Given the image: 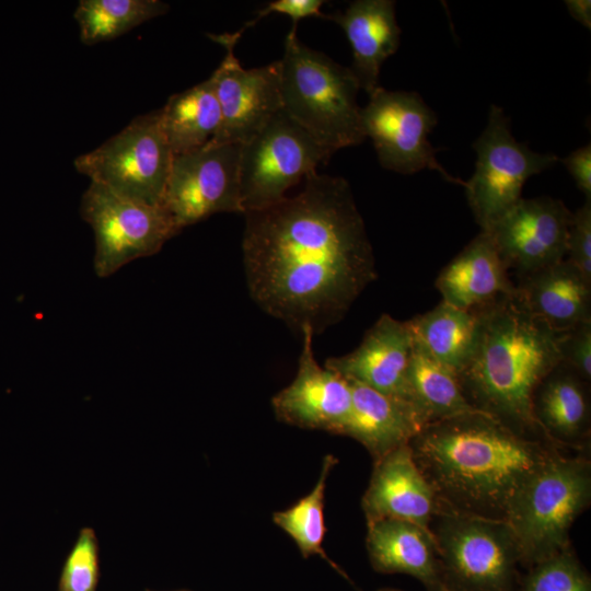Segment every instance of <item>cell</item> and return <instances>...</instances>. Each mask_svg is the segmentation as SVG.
Wrapping results in <instances>:
<instances>
[{"label":"cell","instance_id":"obj_1","mask_svg":"<svg viewBox=\"0 0 591 591\" xmlns=\"http://www.w3.org/2000/svg\"><path fill=\"white\" fill-rule=\"evenodd\" d=\"M243 216L248 293L293 331L323 333L378 278L364 221L344 177L312 172L297 195Z\"/></svg>","mask_w":591,"mask_h":591},{"label":"cell","instance_id":"obj_2","mask_svg":"<svg viewBox=\"0 0 591 591\" xmlns=\"http://www.w3.org/2000/svg\"><path fill=\"white\" fill-rule=\"evenodd\" d=\"M409 448L440 508L503 521L522 487L561 449L482 412L428 424Z\"/></svg>","mask_w":591,"mask_h":591},{"label":"cell","instance_id":"obj_3","mask_svg":"<svg viewBox=\"0 0 591 591\" xmlns=\"http://www.w3.org/2000/svg\"><path fill=\"white\" fill-rule=\"evenodd\" d=\"M473 311L477 317L475 346L456 374L465 398L509 428L548 440L533 417L532 398L560 362L557 333L531 314L515 293Z\"/></svg>","mask_w":591,"mask_h":591},{"label":"cell","instance_id":"obj_4","mask_svg":"<svg viewBox=\"0 0 591 591\" xmlns=\"http://www.w3.org/2000/svg\"><path fill=\"white\" fill-rule=\"evenodd\" d=\"M280 65L282 111L333 153L366 139L360 86L349 67L302 44L291 28Z\"/></svg>","mask_w":591,"mask_h":591},{"label":"cell","instance_id":"obj_5","mask_svg":"<svg viewBox=\"0 0 591 591\" xmlns=\"http://www.w3.org/2000/svg\"><path fill=\"white\" fill-rule=\"evenodd\" d=\"M590 502V460L558 449L522 487L506 517L521 563L532 567L569 548L570 529Z\"/></svg>","mask_w":591,"mask_h":591},{"label":"cell","instance_id":"obj_6","mask_svg":"<svg viewBox=\"0 0 591 591\" xmlns=\"http://www.w3.org/2000/svg\"><path fill=\"white\" fill-rule=\"evenodd\" d=\"M429 529L449 591H510L521 554L503 520L438 509Z\"/></svg>","mask_w":591,"mask_h":591},{"label":"cell","instance_id":"obj_7","mask_svg":"<svg viewBox=\"0 0 591 591\" xmlns=\"http://www.w3.org/2000/svg\"><path fill=\"white\" fill-rule=\"evenodd\" d=\"M173 159L158 109L134 118L100 147L78 157L74 166L115 194L159 207Z\"/></svg>","mask_w":591,"mask_h":591},{"label":"cell","instance_id":"obj_8","mask_svg":"<svg viewBox=\"0 0 591 591\" xmlns=\"http://www.w3.org/2000/svg\"><path fill=\"white\" fill-rule=\"evenodd\" d=\"M473 149L477 154L475 171L463 187L482 231H488L518 204L529 177L560 160L554 153L535 152L517 141L510 118L497 105L490 106L487 125Z\"/></svg>","mask_w":591,"mask_h":591},{"label":"cell","instance_id":"obj_9","mask_svg":"<svg viewBox=\"0 0 591 591\" xmlns=\"http://www.w3.org/2000/svg\"><path fill=\"white\" fill-rule=\"evenodd\" d=\"M334 153L317 143L282 108L240 148L243 213L271 206Z\"/></svg>","mask_w":591,"mask_h":591},{"label":"cell","instance_id":"obj_10","mask_svg":"<svg viewBox=\"0 0 591 591\" xmlns=\"http://www.w3.org/2000/svg\"><path fill=\"white\" fill-rule=\"evenodd\" d=\"M80 213L94 231L93 267L100 278L157 254L179 233L161 206L128 199L93 182L82 196Z\"/></svg>","mask_w":591,"mask_h":591},{"label":"cell","instance_id":"obj_11","mask_svg":"<svg viewBox=\"0 0 591 591\" xmlns=\"http://www.w3.org/2000/svg\"><path fill=\"white\" fill-rule=\"evenodd\" d=\"M360 116L364 137L372 140L383 169L406 175L429 169L464 186V181L450 175L436 157L439 149L428 137L438 119L418 93L380 86L369 95Z\"/></svg>","mask_w":591,"mask_h":591},{"label":"cell","instance_id":"obj_12","mask_svg":"<svg viewBox=\"0 0 591 591\" xmlns=\"http://www.w3.org/2000/svg\"><path fill=\"white\" fill-rule=\"evenodd\" d=\"M240 144H206L173 159L161 207L181 232L220 212L243 215Z\"/></svg>","mask_w":591,"mask_h":591},{"label":"cell","instance_id":"obj_13","mask_svg":"<svg viewBox=\"0 0 591 591\" xmlns=\"http://www.w3.org/2000/svg\"><path fill=\"white\" fill-rule=\"evenodd\" d=\"M244 28L232 34L209 36L225 48L211 74L221 121L207 144H243L253 138L281 108L279 60L245 69L234 54Z\"/></svg>","mask_w":591,"mask_h":591},{"label":"cell","instance_id":"obj_14","mask_svg":"<svg viewBox=\"0 0 591 591\" xmlns=\"http://www.w3.org/2000/svg\"><path fill=\"white\" fill-rule=\"evenodd\" d=\"M571 217L560 199L521 198L487 232L507 269L522 276L565 259Z\"/></svg>","mask_w":591,"mask_h":591},{"label":"cell","instance_id":"obj_15","mask_svg":"<svg viewBox=\"0 0 591 591\" xmlns=\"http://www.w3.org/2000/svg\"><path fill=\"white\" fill-rule=\"evenodd\" d=\"M301 334L297 374L271 398L274 413L285 424L338 434L351 408L350 384L320 366L313 350V332L306 327Z\"/></svg>","mask_w":591,"mask_h":591},{"label":"cell","instance_id":"obj_16","mask_svg":"<svg viewBox=\"0 0 591 591\" xmlns=\"http://www.w3.org/2000/svg\"><path fill=\"white\" fill-rule=\"evenodd\" d=\"M413 347L414 336L408 322L382 314L355 350L331 357L324 366L346 380L363 384L417 410L407 376Z\"/></svg>","mask_w":591,"mask_h":591},{"label":"cell","instance_id":"obj_17","mask_svg":"<svg viewBox=\"0 0 591 591\" xmlns=\"http://www.w3.org/2000/svg\"><path fill=\"white\" fill-rule=\"evenodd\" d=\"M361 507L367 523L392 518L429 529L439 503L413 457L409 443L374 461Z\"/></svg>","mask_w":591,"mask_h":591},{"label":"cell","instance_id":"obj_18","mask_svg":"<svg viewBox=\"0 0 591 591\" xmlns=\"http://www.w3.org/2000/svg\"><path fill=\"white\" fill-rule=\"evenodd\" d=\"M367 529V552L375 571L409 575L427 591H449L429 529L392 518L369 522Z\"/></svg>","mask_w":591,"mask_h":591},{"label":"cell","instance_id":"obj_19","mask_svg":"<svg viewBox=\"0 0 591 591\" xmlns=\"http://www.w3.org/2000/svg\"><path fill=\"white\" fill-rule=\"evenodd\" d=\"M344 31L352 50L349 67L360 90L371 95L379 84L383 62L394 55L401 43L395 1L356 0L344 11L325 14Z\"/></svg>","mask_w":591,"mask_h":591},{"label":"cell","instance_id":"obj_20","mask_svg":"<svg viewBox=\"0 0 591 591\" xmlns=\"http://www.w3.org/2000/svg\"><path fill=\"white\" fill-rule=\"evenodd\" d=\"M515 297L556 333L591 321V281L567 259L519 276Z\"/></svg>","mask_w":591,"mask_h":591},{"label":"cell","instance_id":"obj_21","mask_svg":"<svg viewBox=\"0 0 591 591\" xmlns=\"http://www.w3.org/2000/svg\"><path fill=\"white\" fill-rule=\"evenodd\" d=\"M347 381L351 387V408L338 434L357 440L373 461L408 444L427 425L413 406Z\"/></svg>","mask_w":591,"mask_h":591},{"label":"cell","instance_id":"obj_22","mask_svg":"<svg viewBox=\"0 0 591 591\" xmlns=\"http://www.w3.org/2000/svg\"><path fill=\"white\" fill-rule=\"evenodd\" d=\"M436 288L442 301L461 310L515 293V285L487 231H480L440 271Z\"/></svg>","mask_w":591,"mask_h":591},{"label":"cell","instance_id":"obj_23","mask_svg":"<svg viewBox=\"0 0 591 591\" xmlns=\"http://www.w3.org/2000/svg\"><path fill=\"white\" fill-rule=\"evenodd\" d=\"M588 382L559 362L540 383L532 414L545 437L560 448H586L591 407Z\"/></svg>","mask_w":591,"mask_h":591},{"label":"cell","instance_id":"obj_24","mask_svg":"<svg viewBox=\"0 0 591 591\" xmlns=\"http://www.w3.org/2000/svg\"><path fill=\"white\" fill-rule=\"evenodd\" d=\"M221 121L220 107L211 78L173 94L160 109V123L173 155L204 148Z\"/></svg>","mask_w":591,"mask_h":591},{"label":"cell","instance_id":"obj_25","mask_svg":"<svg viewBox=\"0 0 591 591\" xmlns=\"http://www.w3.org/2000/svg\"><path fill=\"white\" fill-rule=\"evenodd\" d=\"M414 339L438 362L457 374L476 341L477 317L441 301L432 310L407 321Z\"/></svg>","mask_w":591,"mask_h":591},{"label":"cell","instance_id":"obj_26","mask_svg":"<svg viewBox=\"0 0 591 591\" xmlns=\"http://www.w3.org/2000/svg\"><path fill=\"white\" fill-rule=\"evenodd\" d=\"M407 376L414 404L427 425L478 412L465 398L455 372L433 359L415 339Z\"/></svg>","mask_w":591,"mask_h":591},{"label":"cell","instance_id":"obj_27","mask_svg":"<svg viewBox=\"0 0 591 591\" xmlns=\"http://www.w3.org/2000/svg\"><path fill=\"white\" fill-rule=\"evenodd\" d=\"M170 10L160 0H81L74 11L82 43L93 45L120 36Z\"/></svg>","mask_w":591,"mask_h":591},{"label":"cell","instance_id":"obj_28","mask_svg":"<svg viewBox=\"0 0 591 591\" xmlns=\"http://www.w3.org/2000/svg\"><path fill=\"white\" fill-rule=\"evenodd\" d=\"M338 460L327 454L323 460L320 478L314 488L298 502L273 514L274 523L296 542L302 557L321 556L334 570L350 581L346 572L335 564L323 548L326 528L324 523V499L326 479Z\"/></svg>","mask_w":591,"mask_h":591},{"label":"cell","instance_id":"obj_29","mask_svg":"<svg viewBox=\"0 0 591 591\" xmlns=\"http://www.w3.org/2000/svg\"><path fill=\"white\" fill-rule=\"evenodd\" d=\"M522 591H591V583L569 547L533 565Z\"/></svg>","mask_w":591,"mask_h":591},{"label":"cell","instance_id":"obj_30","mask_svg":"<svg viewBox=\"0 0 591 591\" xmlns=\"http://www.w3.org/2000/svg\"><path fill=\"white\" fill-rule=\"evenodd\" d=\"M99 578V541L92 528H82L62 565L57 591H96Z\"/></svg>","mask_w":591,"mask_h":591},{"label":"cell","instance_id":"obj_31","mask_svg":"<svg viewBox=\"0 0 591 591\" xmlns=\"http://www.w3.org/2000/svg\"><path fill=\"white\" fill-rule=\"evenodd\" d=\"M560 362L570 367L581 379L591 380V321L557 333Z\"/></svg>","mask_w":591,"mask_h":591},{"label":"cell","instance_id":"obj_32","mask_svg":"<svg viewBox=\"0 0 591 591\" xmlns=\"http://www.w3.org/2000/svg\"><path fill=\"white\" fill-rule=\"evenodd\" d=\"M567 260L591 281V200L572 212L567 239Z\"/></svg>","mask_w":591,"mask_h":591},{"label":"cell","instance_id":"obj_33","mask_svg":"<svg viewBox=\"0 0 591 591\" xmlns=\"http://www.w3.org/2000/svg\"><path fill=\"white\" fill-rule=\"evenodd\" d=\"M325 3L323 0H276L269 2L257 14V18L253 23H247L244 30L252 24L256 23L259 19L271 14L279 13L288 15L292 20V28L297 30V24L301 19L315 16L323 18L325 14L321 12V7Z\"/></svg>","mask_w":591,"mask_h":591},{"label":"cell","instance_id":"obj_34","mask_svg":"<svg viewBox=\"0 0 591 591\" xmlns=\"http://www.w3.org/2000/svg\"><path fill=\"white\" fill-rule=\"evenodd\" d=\"M568 173L573 178L577 188L591 200V146L590 143L572 151L560 159Z\"/></svg>","mask_w":591,"mask_h":591},{"label":"cell","instance_id":"obj_35","mask_svg":"<svg viewBox=\"0 0 591 591\" xmlns=\"http://www.w3.org/2000/svg\"><path fill=\"white\" fill-rule=\"evenodd\" d=\"M565 3L572 19H575L588 30H591V1L566 0Z\"/></svg>","mask_w":591,"mask_h":591},{"label":"cell","instance_id":"obj_36","mask_svg":"<svg viewBox=\"0 0 591 591\" xmlns=\"http://www.w3.org/2000/svg\"><path fill=\"white\" fill-rule=\"evenodd\" d=\"M378 591H401V590H397V589H391V588H383V589H380Z\"/></svg>","mask_w":591,"mask_h":591},{"label":"cell","instance_id":"obj_37","mask_svg":"<svg viewBox=\"0 0 591 591\" xmlns=\"http://www.w3.org/2000/svg\"><path fill=\"white\" fill-rule=\"evenodd\" d=\"M147 591H150V590H147ZM176 591H190V590L183 589V590H176Z\"/></svg>","mask_w":591,"mask_h":591}]
</instances>
